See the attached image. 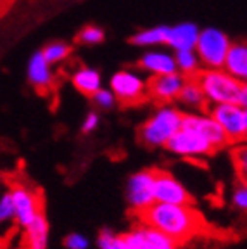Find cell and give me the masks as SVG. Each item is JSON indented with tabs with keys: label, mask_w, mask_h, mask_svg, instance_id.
<instances>
[{
	"label": "cell",
	"mask_w": 247,
	"mask_h": 249,
	"mask_svg": "<svg viewBox=\"0 0 247 249\" xmlns=\"http://www.w3.org/2000/svg\"><path fill=\"white\" fill-rule=\"evenodd\" d=\"M133 214L140 223L161 230L180 246L208 230V222L192 204H170L156 201Z\"/></svg>",
	"instance_id": "1"
},
{
	"label": "cell",
	"mask_w": 247,
	"mask_h": 249,
	"mask_svg": "<svg viewBox=\"0 0 247 249\" xmlns=\"http://www.w3.org/2000/svg\"><path fill=\"white\" fill-rule=\"evenodd\" d=\"M201 85L206 104H232L247 106V85L232 74H228L221 68H204L194 76Z\"/></svg>",
	"instance_id": "2"
},
{
	"label": "cell",
	"mask_w": 247,
	"mask_h": 249,
	"mask_svg": "<svg viewBox=\"0 0 247 249\" xmlns=\"http://www.w3.org/2000/svg\"><path fill=\"white\" fill-rule=\"evenodd\" d=\"M183 111L173 104H161L140 126V140L147 147H164L182 126Z\"/></svg>",
	"instance_id": "3"
},
{
	"label": "cell",
	"mask_w": 247,
	"mask_h": 249,
	"mask_svg": "<svg viewBox=\"0 0 247 249\" xmlns=\"http://www.w3.org/2000/svg\"><path fill=\"white\" fill-rule=\"evenodd\" d=\"M230 43H232V40L223 30L208 26L204 30H199V36H197L194 51L201 61V66L221 68Z\"/></svg>",
	"instance_id": "4"
},
{
	"label": "cell",
	"mask_w": 247,
	"mask_h": 249,
	"mask_svg": "<svg viewBox=\"0 0 247 249\" xmlns=\"http://www.w3.org/2000/svg\"><path fill=\"white\" fill-rule=\"evenodd\" d=\"M109 89L121 104H139L147 95V78L137 70H120L109 78Z\"/></svg>",
	"instance_id": "5"
},
{
	"label": "cell",
	"mask_w": 247,
	"mask_h": 249,
	"mask_svg": "<svg viewBox=\"0 0 247 249\" xmlns=\"http://www.w3.org/2000/svg\"><path fill=\"white\" fill-rule=\"evenodd\" d=\"M209 114L218 121L230 142H244L247 137V109L244 106L214 104L209 106Z\"/></svg>",
	"instance_id": "6"
},
{
	"label": "cell",
	"mask_w": 247,
	"mask_h": 249,
	"mask_svg": "<svg viewBox=\"0 0 247 249\" xmlns=\"http://www.w3.org/2000/svg\"><path fill=\"white\" fill-rule=\"evenodd\" d=\"M11 197L14 202V222L19 227H26L28 223L43 211V199L35 189L28 187L23 182H11Z\"/></svg>",
	"instance_id": "7"
},
{
	"label": "cell",
	"mask_w": 247,
	"mask_h": 249,
	"mask_svg": "<svg viewBox=\"0 0 247 249\" xmlns=\"http://www.w3.org/2000/svg\"><path fill=\"white\" fill-rule=\"evenodd\" d=\"M164 147L175 156H180V158H204L212 152H216V149L209 144L208 140L202 135H199L197 132L185 126H180V128L175 132V135L171 137L166 142Z\"/></svg>",
	"instance_id": "8"
},
{
	"label": "cell",
	"mask_w": 247,
	"mask_h": 249,
	"mask_svg": "<svg viewBox=\"0 0 247 249\" xmlns=\"http://www.w3.org/2000/svg\"><path fill=\"white\" fill-rule=\"evenodd\" d=\"M154 175L156 170H142L137 171L128 178L126 185V199L128 204H130L131 211L137 213V211L143 210V208L151 206L154 201Z\"/></svg>",
	"instance_id": "9"
},
{
	"label": "cell",
	"mask_w": 247,
	"mask_h": 249,
	"mask_svg": "<svg viewBox=\"0 0 247 249\" xmlns=\"http://www.w3.org/2000/svg\"><path fill=\"white\" fill-rule=\"evenodd\" d=\"M182 126L190 128L199 133V135H202L216 151L227 147L228 142H230L227 133L223 132V128L209 113H183Z\"/></svg>",
	"instance_id": "10"
},
{
	"label": "cell",
	"mask_w": 247,
	"mask_h": 249,
	"mask_svg": "<svg viewBox=\"0 0 247 249\" xmlns=\"http://www.w3.org/2000/svg\"><path fill=\"white\" fill-rule=\"evenodd\" d=\"M128 246L131 249H178V244L175 239L166 235L161 230L154 229L145 223H137L128 233H124Z\"/></svg>",
	"instance_id": "11"
},
{
	"label": "cell",
	"mask_w": 247,
	"mask_h": 249,
	"mask_svg": "<svg viewBox=\"0 0 247 249\" xmlns=\"http://www.w3.org/2000/svg\"><path fill=\"white\" fill-rule=\"evenodd\" d=\"M154 201L170 202V204H192L194 197L185 189V185H182L171 173L156 168Z\"/></svg>",
	"instance_id": "12"
},
{
	"label": "cell",
	"mask_w": 247,
	"mask_h": 249,
	"mask_svg": "<svg viewBox=\"0 0 247 249\" xmlns=\"http://www.w3.org/2000/svg\"><path fill=\"white\" fill-rule=\"evenodd\" d=\"M185 80L187 78L178 71L151 76V80H147V93L159 104H171L178 99Z\"/></svg>",
	"instance_id": "13"
},
{
	"label": "cell",
	"mask_w": 247,
	"mask_h": 249,
	"mask_svg": "<svg viewBox=\"0 0 247 249\" xmlns=\"http://www.w3.org/2000/svg\"><path fill=\"white\" fill-rule=\"evenodd\" d=\"M139 68L143 73L151 74V76H158V74H168L176 71V64H175V52L166 51V49H159V47H152L147 52H143L142 57L139 59Z\"/></svg>",
	"instance_id": "14"
},
{
	"label": "cell",
	"mask_w": 247,
	"mask_h": 249,
	"mask_svg": "<svg viewBox=\"0 0 247 249\" xmlns=\"http://www.w3.org/2000/svg\"><path fill=\"white\" fill-rule=\"evenodd\" d=\"M199 30L195 23L190 21H183V23L168 26L166 30V43L173 52L176 51H187V49H194L199 36Z\"/></svg>",
	"instance_id": "15"
},
{
	"label": "cell",
	"mask_w": 247,
	"mask_h": 249,
	"mask_svg": "<svg viewBox=\"0 0 247 249\" xmlns=\"http://www.w3.org/2000/svg\"><path fill=\"white\" fill-rule=\"evenodd\" d=\"M26 76L28 82L38 90H47L51 89L54 83V70L52 64L43 57L42 51L35 52L28 61L26 66Z\"/></svg>",
	"instance_id": "16"
},
{
	"label": "cell",
	"mask_w": 247,
	"mask_h": 249,
	"mask_svg": "<svg viewBox=\"0 0 247 249\" xmlns=\"http://www.w3.org/2000/svg\"><path fill=\"white\" fill-rule=\"evenodd\" d=\"M221 70L233 78L246 82L247 78V45L244 42H232L225 55Z\"/></svg>",
	"instance_id": "17"
},
{
	"label": "cell",
	"mask_w": 247,
	"mask_h": 249,
	"mask_svg": "<svg viewBox=\"0 0 247 249\" xmlns=\"http://www.w3.org/2000/svg\"><path fill=\"white\" fill-rule=\"evenodd\" d=\"M24 244L26 249H47L49 246V222L43 211H40L24 227Z\"/></svg>",
	"instance_id": "18"
},
{
	"label": "cell",
	"mask_w": 247,
	"mask_h": 249,
	"mask_svg": "<svg viewBox=\"0 0 247 249\" xmlns=\"http://www.w3.org/2000/svg\"><path fill=\"white\" fill-rule=\"evenodd\" d=\"M71 83H73L74 89L83 93V95H92L95 90H99L104 85L101 71L90 66L78 68V70L71 74Z\"/></svg>",
	"instance_id": "19"
},
{
	"label": "cell",
	"mask_w": 247,
	"mask_h": 249,
	"mask_svg": "<svg viewBox=\"0 0 247 249\" xmlns=\"http://www.w3.org/2000/svg\"><path fill=\"white\" fill-rule=\"evenodd\" d=\"M178 102L182 106L189 109H194V111H199V109H204L206 106V99L204 93H202L201 85L197 83L195 78H187L185 83H183L182 90L178 93Z\"/></svg>",
	"instance_id": "20"
},
{
	"label": "cell",
	"mask_w": 247,
	"mask_h": 249,
	"mask_svg": "<svg viewBox=\"0 0 247 249\" xmlns=\"http://www.w3.org/2000/svg\"><path fill=\"white\" fill-rule=\"evenodd\" d=\"M166 30H168V26H164V24L145 28V30H139L135 35L131 36V43L135 47H143V49L161 47L166 43Z\"/></svg>",
	"instance_id": "21"
},
{
	"label": "cell",
	"mask_w": 247,
	"mask_h": 249,
	"mask_svg": "<svg viewBox=\"0 0 247 249\" xmlns=\"http://www.w3.org/2000/svg\"><path fill=\"white\" fill-rule=\"evenodd\" d=\"M175 64H176L178 73H182L185 78H194L202 68L201 61H199V57H197L194 49L175 52Z\"/></svg>",
	"instance_id": "22"
},
{
	"label": "cell",
	"mask_w": 247,
	"mask_h": 249,
	"mask_svg": "<svg viewBox=\"0 0 247 249\" xmlns=\"http://www.w3.org/2000/svg\"><path fill=\"white\" fill-rule=\"evenodd\" d=\"M42 54L52 66L61 64L71 55V45L66 42H51L42 49Z\"/></svg>",
	"instance_id": "23"
},
{
	"label": "cell",
	"mask_w": 247,
	"mask_h": 249,
	"mask_svg": "<svg viewBox=\"0 0 247 249\" xmlns=\"http://www.w3.org/2000/svg\"><path fill=\"white\" fill-rule=\"evenodd\" d=\"M97 244L101 249H131L128 246L124 235H120V233H114L112 230L104 229L99 233V239H97Z\"/></svg>",
	"instance_id": "24"
},
{
	"label": "cell",
	"mask_w": 247,
	"mask_h": 249,
	"mask_svg": "<svg viewBox=\"0 0 247 249\" xmlns=\"http://www.w3.org/2000/svg\"><path fill=\"white\" fill-rule=\"evenodd\" d=\"M90 97H92V102L95 104V107L101 109V111H111V109L118 104L116 95L112 93V90L109 89V87L107 89H106V87H101V89L95 90Z\"/></svg>",
	"instance_id": "25"
},
{
	"label": "cell",
	"mask_w": 247,
	"mask_h": 249,
	"mask_svg": "<svg viewBox=\"0 0 247 249\" xmlns=\"http://www.w3.org/2000/svg\"><path fill=\"white\" fill-rule=\"evenodd\" d=\"M106 38V31L101 26H85L78 35V42L81 45H99Z\"/></svg>",
	"instance_id": "26"
},
{
	"label": "cell",
	"mask_w": 247,
	"mask_h": 249,
	"mask_svg": "<svg viewBox=\"0 0 247 249\" xmlns=\"http://www.w3.org/2000/svg\"><path fill=\"white\" fill-rule=\"evenodd\" d=\"M14 220V202H12L11 192H5L0 196V223L11 222Z\"/></svg>",
	"instance_id": "27"
},
{
	"label": "cell",
	"mask_w": 247,
	"mask_h": 249,
	"mask_svg": "<svg viewBox=\"0 0 247 249\" xmlns=\"http://www.w3.org/2000/svg\"><path fill=\"white\" fill-rule=\"evenodd\" d=\"M232 201H233V206L240 211H246L247 208V189H246V182H240V185L235 187V191H233L232 196Z\"/></svg>",
	"instance_id": "28"
},
{
	"label": "cell",
	"mask_w": 247,
	"mask_h": 249,
	"mask_svg": "<svg viewBox=\"0 0 247 249\" xmlns=\"http://www.w3.org/2000/svg\"><path fill=\"white\" fill-rule=\"evenodd\" d=\"M66 249H88V239L81 233H70L64 239Z\"/></svg>",
	"instance_id": "29"
},
{
	"label": "cell",
	"mask_w": 247,
	"mask_h": 249,
	"mask_svg": "<svg viewBox=\"0 0 247 249\" xmlns=\"http://www.w3.org/2000/svg\"><path fill=\"white\" fill-rule=\"evenodd\" d=\"M99 124H101V116H99L97 111H92V113L87 114L85 120H83V123H81V132L92 133L99 128Z\"/></svg>",
	"instance_id": "30"
},
{
	"label": "cell",
	"mask_w": 247,
	"mask_h": 249,
	"mask_svg": "<svg viewBox=\"0 0 247 249\" xmlns=\"http://www.w3.org/2000/svg\"><path fill=\"white\" fill-rule=\"evenodd\" d=\"M233 158H235V161H239V158H240V171H246V166H247V160H246V149L244 147H240V149H237L235 152H233Z\"/></svg>",
	"instance_id": "31"
},
{
	"label": "cell",
	"mask_w": 247,
	"mask_h": 249,
	"mask_svg": "<svg viewBox=\"0 0 247 249\" xmlns=\"http://www.w3.org/2000/svg\"><path fill=\"white\" fill-rule=\"evenodd\" d=\"M0 249H5V246H4V244H2V242H0Z\"/></svg>",
	"instance_id": "32"
}]
</instances>
